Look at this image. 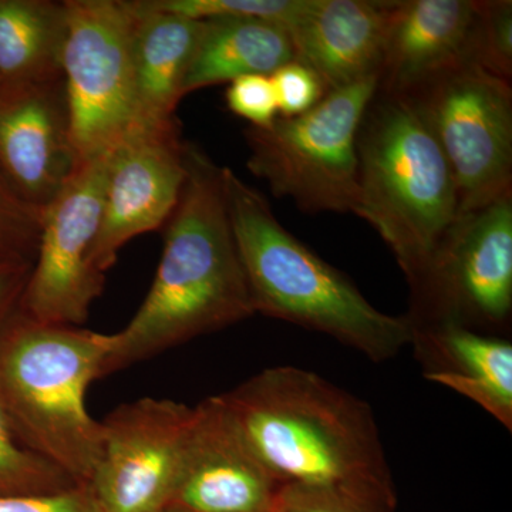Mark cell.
<instances>
[{
	"mask_svg": "<svg viewBox=\"0 0 512 512\" xmlns=\"http://www.w3.org/2000/svg\"><path fill=\"white\" fill-rule=\"evenodd\" d=\"M394 484H285L275 512H396Z\"/></svg>",
	"mask_w": 512,
	"mask_h": 512,
	"instance_id": "obj_22",
	"label": "cell"
},
{
	"mask_svg": "<svg viewBox=\"0 0 512 512\" xmlns=\"http://www.w3.org/2000/svg\"><path fill=\"white\" fill-rule=\"evenodd\" d=\"M111 350V335L46 325L22 312L0 340V403L13 427L79 485L90 483L101 456L103 427L86 397Z\"/></svg>",
	"mask_w": 512,
	"mask_h": 512,
	"instance_id": "obj_4",
	"label": "cell"
},
{
	"mask_svg": "<svg viewBox=\"0 0 512 512\" xmlns=\"http://www.w3.org/2000/svg\"><path fill=\"white\" fill-rule=\"evenodd\" d=\"M284 485L252 453L220 396L194 407L174 504L190 512H275Z\"/></svg>",
	"mask_w": 512,
	"mask_h": 512,
	"instance_id": "obj_14",
	"label": "cell"
},
{
	"mask_svg": "<svg viewBox=\"0 0 512 512\" xmlns=\"http://www.w3.org/2000/svg\"><path fill=\"white\" fill-rule=\"evenodd\" d=\"M43 212L23 200L0 173V262L35 261Z\"/></svg>",
	"mask_w": 512,
	"mask_h": 512,
	"instance_id": "obj_24",
	"label": "cell"
},
{
	"mask_svg": "<svg viewBox=\"0 0 512 512\" xmlns=\"http://www.w3.org/2000/svg\"><path fill=\"white\" fill-rule=\"evenodd\" d=\"M77 165L63 76L0 80V173L20 197L45 211Z\"/></svg>",
	"mask_w": 512,
	"mask_h": 512,
	"instance_id": "obj_13",
	"label": "cell"
},
{
	"mask_svg": "<svg viewBox=\"0 0 512 512\" xmlns=\"http://www.w3.org/2000/svg\"><path fill=\"white\" fill-rule=\"evenodd\" d=\"M399 94L410 100L443 151L460 214L512 195L511 83L466 63Z\"/></svg>",
	"mask_w": 512,
	"mask_h": 512,
	"instance_id": "obj_8",
	"label": "cell"
},
{
	"mask_svg": "<svg viewBox=\"0 0 512 512\" xmlns=\"http://www.w3.org/2000/svg\"><path fill=\"white\" fill-rule=\"evenodd\" d=\"M225 100L228 109L249 121L252 127L269 126L279 116L271 76H242L228 83Z\"/></svg>",
	"mask_w": 512,
	"mask_h": 512,
	"instance_id": "obj_27",
	"label": "cell"
},
{
	"mask_svg": "<svg viewBox=\"0 0 512 512\" xmlns=\"http://www.w3.org/2000/svg\"><path fill=\"white\" fill-rule=\"evenodd\" d=\"M109 154L77 165L43 212L39 242L20 312L46 325L80 328L103 293L106 275L94 268Z\"/></svg>",
	"mask_w": 512,
	"mask_h": 512,
	"instance_id": "obj_10",
	"label": "cell"
},
{
	"mask_svg": "<svg viewBox=\"0 0 512 512\" xmlns=\"http://www.w3.org/2000/svg\"><path fill=\"white\" fill-rule=\"evenodd\" d=\"M220 397L282 484L393 481L372 407L316 373L271 367Z\"/></svg>",
	"mask_w": 512,
	"mask_h": 512,
	"instance_id": "obj_2",
	"label": "cell"
},
{
	"mask_svg": "<svg viewBox=\"0 0 512 512\" xmlns=\"http://www.w3.org/2000/svg\"><path fill=\"white\" fill-rule=\"evenodd\" d=\"M393 0H311L289 33L326 92L379 76Z\"/></svg>",
	"mask_w": 512,
	"mask_h": 512,
	"instance_id": "obj_16",
	"label": "cell"
},
{
	"mask_svg": "<svg viewBox=\"0 0 512 512\" xmlns=\"http://www.w3.org/2000/svg\"><path fill=\"white\" fill-rule=\"evenodd\" d=\"M187 143L177 117L128 131L109 156L103 215L94 242V268L106 275L127 242L170 220L185 178Z\"/></svg>",
	"mask_w": 512,
	"mask_h": 512,
	"instance_id": "obj_12",
	"label": "cell"
},
{
	"mask_svg": "<svg viewBox=\"0 0 512 512\" xmlns=\"http://www.w3.org/2000/svg\"><path fill=\"white\" fill-rule=\"evenodd\" d=\"M185 163L156 278L126 328L111 335L104 376L255 315L229 222L224 167L191 143Z\"/></svg>",
	"mask_w": 512,
	"mask_h": 512,
	"instance_id": "obj_1",
	"label": "cell"
},
{
	"mask_svg": "<svg viewBox=\"0 0 512 512\" xmlns=\"http://www.w3.org/2000/svg\"><path fill=\"white\" fill-rule=\"evenodd\" d=\"M64 471L30 448L0 403V497L50 494L76 487Z\"/></svg>",
	"mask_w": 512,
	"mask_h": 512,
	"instance_id": "obj_21",
	"label": "cell"
},
{
	"mask_svg": "<svg viewBox=\"0 0 512 512\" xmlns=\"http://www.w3.org/2000/svg\"><path fill=\"white\" fill-rule=\"evenodd\" d=\"M66 2L0 0V80L42 82L63 76Z\"/></svg>",
	"mask_w": 512,
	"mask_h": 512,
	"instance_id": "obj_20",
	"label": "cell"
},
{
	"mask_svg": "<svg viewBox=\"0 0 512 512\" xmlns=\"http://www.w3.org/2000/svg\"><path fill=\"white\" fill-rule=\"evenodd\" d=\"M151 8L195 20L255 19L291 33L311 0H148Z\"/></svg>",
	"mask_w": 512,
	"mask_h": 512,
	"instance_id": "obj_23",
	"label": "cell"
},
{
	"mask_svg": "<svg viewBox=\"0 0 512 512\" xmlns=\"http://www.w3.org/2000/svg\"><path fill=\"white\" fill-rule=\"evenodd\" d=\"M0 512H100L89 485L50 494L0 497Z\"/></svg>",
	"mask_w": 512,
	"mask_h": 512,
	"instance_id": "obj_28",
	"label": "cell"
},
{
	"mask_svg": "<svg viewBox=\"0 0 512 512\" xmlns=\"http://www.w3.org/2000/svg\"><path fill=\"white\" fill-rule=\"evenodd\" d=\"M379 76L332 90L295 117L278 116L244 136L248 170L275 197L291 198L303 212H353L357 204L356 138Z\"/></svg>",
	"mask_w": 512,
	"mask_h": 512,
	"instance_id": "obj_6",
	"label": "cell"
},
{
	"mask_svg": "<svg viewBox=\"0 0 512 512\" xmlns=\"http://www.w3.org/2000/svg\"><path fill=\"white\" fill-rule=\"evenodd\" d=\"M356 153L355 214L379 232L410 282L460 215L453 173L410 100L379 87Z\"/></svg>",
	"mask_w": 512,
	"mask_h": 512,
	"instance_id": "obj_5",
	"label": "cell"
},
{
	"mask_svg": "<svg viewBox=\"0 0 512 512\" xmlns=\"http://www.w3.org/2000/svg\"><path fill=\"white\" fill-rule=\"evenodd\" d=\"M62 72L77 163L111 153L136 119L138 0H66Z\"/></svg>",
	"mask_w": 512,
	"mask_h": 512,
	"instance_id": "obj_7",
	"label": "cell"
},
{
	"mask_svg": "<svg viewBox=\"0 0 512 512\" xmlns=\"http://www.w3.org/2000/svg\"><path fill=\"white\" fill-rule=\"evenodd\" d=\"M292 60H296L295 47L281 26L255 19L202 20L184 93L187 96L251 74L272 76Z\"/></svg>",
	"mask_w": 512,
	"mask_h": 512,
	"instance_id": "obj_19",
	"label": "cell"
},
{
	"mask_svg": "<svg viewBox=\"0 0 512 512\" xmlns=\"http://www.w3.org/2000/svg\"><path fill=\"white\" fill-rule=\"evenodd\" d=\"M410 326L507 330L512 312V195L458 215L409 282Z\"/></svg>",
	"mask_w": 512,
	"mask_h": 512,
	"instance_id": "obj_9",
	"label": "cell"
},
{
	"mask_svg": "<svg viewBox=\"0 0 512 512\" xmlns=\"http://www.w3.org/2000/svg\"><path fill=\"white\" fill-rule=\"evenodd\" d=\"M192 416L187 404L144 397L101 421V456L87 484L100 512H154L173 503Z\"/></svg>",
	"mask_w": 512,
	"mask_h": 512,
	"instance_id": "obj_11",
	"label": "cell"
},
{
	"mask_svg": "<svg viewBox=\"0 0 512 512\" xmlns=\"http://www.w3.org/2000/svg\"><path fill=\"white\" fill-rule=\"evenodd\" d=\"M410 345L427 380L467 397L512 430V345L507 339L437 325L412 328Z\"/></svg>",
	"mask_w": 512,
	"mask_h": 512,
	"instance_id": "obj_17",
	"label": "cell"
},
{
	"mask_svg": "<svg viewBox=\"0 0 512 512\" xmlns=\"http://www.w3.org/2000/svg\"><path fill=\"white\" fill-rule=\"evenodd\" d=\"M229 222L255 315L325 333L386 362L412 342L407 316L377 311L342 272L281 224L268 200L231 168H222Z\"/></svg>",
	"mask_w": 512,
	"mask_h": 512,
	"instance_id": "obj_3",
	"label": "cell"
},
{
	"mask_svg": "<svg viewBox=\"0 0 512 512\" xmlns=\"http://www.w3.org/2000/svg\"><path fill=\"white\" fill-rule=\"evenodd\" d=\"M279 116L295 117L306 113L325 96L326 89L318 74L299 60L279 67L271 76Z\"/></svg>",
	"mask_w": 512,
	"mask_h": 512,
	"instance_id": "obj_26",
	"label": "cell"
},
{
	"mask_svg": "<svg viewBox=\"0 0 512 512\" xmlns=\"http://www.w3.org/2000/svg\"><path fill=\"white\" fill-rule=\"evenodd\" d=\"M140 19L134 36L136 119L133 127L175 119L198 40L202 20L151 8L138 0ZM131 127V128H133Z\"/></svg>",
	"mask_w": 512,
	"mask_h": 512,
	"instance_id": "obj_18",
	"label": "cell"
},
{
	"mask_svg": "<svg viewBox=\"0 0 512 512\" xmlns=\"http://www.w3.org/2000/svg\"><path fill=\"white\" fill-rule=\"evenodd\" d=\"M481 0H393L379 89L406 93L458 64L473 63Z\"/></svg>",
	"mask_w": 512,
	"mask_h": 512,
	"instance_id": "obj_15",
	"label": "cell"
},
{
	"mask_svg": "<svg viewBox=\"0 0 512 512\" xmlns=\"http://www.w3.org/2000/svg\"><path fill=\"white\" fill-rule=\"evenodd\" d=\"M474 64L511 83V0H481Z\"/></svg>",
	"mask_w": 512,
	"mask_h": 512,
	"instance_id": "obj_25",
	"label": "cell"
},
{
	"mask_svg": "<svg viewBox=\"0 0 512 512\" xmlns=\"http://www.w3.org/2000/svg\"><path fill=\"white\" fill-rule=\"evenodd\" d=\"M32 268L28 261L0 262V340L19 315Z\"/></svg>",
	"mask_w": 512,
	"mask_h": 512,
	"instance_id": "obj_29",
	"label": "cell"
},
{
	"mask_svg": "<svg viewBox=\"0 0 512 512\" xmlns=\"http://www.w3.org/2000/svg\"><path fill=\"white\" fill-rule=\"evenodd\" d=\"M154 512H190V511L185 510V508L180 507V505H178V504L171 503V504L165 505V507L160 508V510H157Z\"/></svg>",
	"mask_w": 512,
	"mask_h": 512,
	"instance_id": "obj_30",
	"label": "cell"
}]
</instances>
